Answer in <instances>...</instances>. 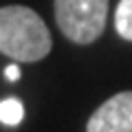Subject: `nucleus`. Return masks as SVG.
Here are the masks:
<instances>
[{
	"mask_svg": "<svg viewBox=\"0 0 132 132\" xmlns=\"http://www.w3.org/2000/svg\"><path fill=\"white\" fill-rule=\"evenodd\" d=\"M5 75H7V79H9V81H18V79H20V68H18V64L7 66V68H5Z\"/></svg>",
	"mask_w": 132,
	"mask_h": 132,
	"instance_id": "obj_6",
	"label": "nucleus"
},
{
	"mask_svg": "<svg viewBox=\"0 0 132 132\" xmlns=\"http://www.w3.org/2000/svg\"><path fill=\"white\" fill-rule=\"evenodd\" d=\"M24 117V108L18 99L9 97V99H2L0 101V121L5 126H18Z\"/></svg>",
	"mask_w": 132,
	"mask_h": 132,
	"instance_id": "obj_5",
	"label": "nucleus"
},
{
	"mask_svg": "<svg viewBox=\"0 0 132 132\" xmlns=\"http://www.w3.org/2000/svg\"><path fill=\"white\" fill-rule=\"evenodd\" d=\"M110 0H55V22L75 44H93L104 35Z\"/></svg>",
	"mask_w": 132,
	"mask_h": 132,
	"instance_id": "obj_2",
	"label": "nucleus"
},
{
	"mask_svg": "<svg viewBox=\"0 0 132 132\" xmlns=\"http://www.w3.org/2000/svg\"><path fill=\"white\" fill-rule=\"evenodd\" d=\"M114 31L123 40L132 42V0H119L114 9Z\"/></svg>",
	"mask_w": 132,
	"mask_h": 132,
	"instance_id": "obj_4",
	"label": "nucleus"
},
{
	"mask_svg": "<svg viewBox=\"0 0 132 132\" xmlns=\"http://www.w3.org/2000/svg\"><path fill=\"white\" fill-rule=\"evenodd\" d=\"M53 38L38 11L24 5L0 7V53L15 62H40L51 53Z\"/></svg>",
	"mask_w": 132,
	"mask_h": 132,
	"instance_id": "obj_1",
	"label": "nucleus"
},
{
	"mask_svg": "<svg viewBox=\"0 0 132 132\" xmlns=\"http://www.w3.org/2000/svg\"><path fill=\"white\" fill-rule=\"evenodd\" d=\"M86 132H132V90L106 99L90 114Z\"/></svg>",
	"mask_w": 132,
	"mask_h": 132,
	"instance_id": "obj_3",
	"label": "nucleus"
}]
</instances>
